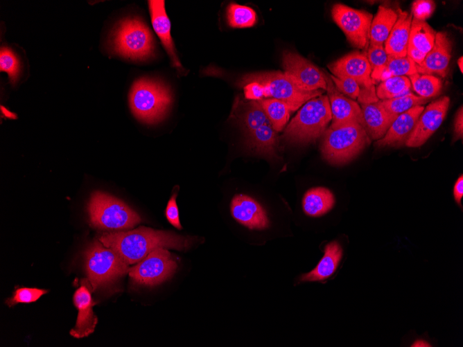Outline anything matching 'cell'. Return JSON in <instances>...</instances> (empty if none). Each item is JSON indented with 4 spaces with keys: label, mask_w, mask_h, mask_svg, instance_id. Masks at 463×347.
<instances>
[{
    "label": "cell",
    "mask_w": 463,
    "mask_h": 347,
    "mask_svg": "<svg viewBox=\"0 0 463 347\" xmlns=\"http://www.w3.org/2000/svg\"><path fill=\"white\" fill-rule=\"evenodd\" d=\"M20 62L14 52L6 46L0 51V70L7 73L10 82L15 84L20 73Z\"/></svg>",
    "instance_id": "d6a6232c"
},
{
    "label": "cell",
    "mask_w": 463,
    "mask_h": 347,
    "mask_svg": "<svg viewBox=\"0 0 463 347\" xmlns=\"http://www.w3.org/2000/svg\"><path fill=\"white\" fill-rule=\"evenodd\" d=\"M423 109V106L418 105L399 115L385 136L377 140L375 145L383 148L385 146L400 147L405 145Z\"/></svg>",
    "instance_id": "d6986e66"
},
{
    "label": "cell",
    "mask_w": 463,
    "mask_h": 347,
    "mask_svg": "<svg viewBox=\"0 0 463 347\" xmlns=\"http://www.w3.org/2000/svg\"><path fill=\"white\" fill-rule=\"evenodd\" d=\"M449 104L450 98L443 96L424 107L405 145L417 148L424 144L442 123Z\"/></svg>",
    "instance_id": "4fadbf2b"
},
{
    "label": "cell",
    "mask_w": 463,
    "mask_h": 347,
    "mask_svg": "<svg viewBox=\"0 0 463 347\" xmlns=\"http://www.w3.org/2000/svg\"><path fill=\"white\" fill-rule=\"evenodd\" d=\"M452 48L453 43L448 33L437 32L433 48L426 54L423 61L417 65V73L428 75L437 73L445 77L451 58Z\"/></svg>",
    "instance_id": "ac0fdd59"
},
{
    "label": "cell",
    "mask_w": 463,
    "mask_h": 347,
    "mask_svg": "<svg viewBox=\"0 0 463 347\" xmlns=\"http://www.w3.org/2000/svg\"><path fill=\"white\" fill-rule=\"evenodd\" d=\"M327 96H320L307 101L286 127L283 139L290 143L307 144L322 136L331 121Z\"/></svg>",
    "instance_id": "3957f363"
},
{
    "label": "cell",
    "mask_w": 463,
    "mask_h": 347,
    "mask_svg": "<svg viewBox=\"0 0 463 347\" xmlns=\"http://www.w3.org/2000/svg\"><path fill=\"white\" fill-rule=\"evenodd\" d=\"M370 143L365 128L353 122L326 129L322 134L321 152L329 163L342 165L354 159Z\"/></svg>",
    "instance_id": "5b68a950"
},
{
    "label": "cell",
    "mask_w": 463,
    "mask_h": 347,
    "mask_svg": "<svg viewBox=\"0 0 463 347\" xmlns=\"http://www.w3.org/2000/svg\"><path fill=\"white\" fill-rule=\"evenodd\" d=\"M463 136V108L462 106L458 109L454 121V139L453 141L462 139Z\"/></svg>",
    "instance_id": "ab89813d"
},
{
    "label": "cell",
    "mask_w": 463,
    "mask_h": 347,
    "mask_svg": "<svg viewBox=\"0 0 463 347\" xmlns=\"http://www.w3.org/2000/svg\"><path fill=\"white\" fill-rule=\"evenodd\" d=\"M342 254V247L338 241L328 243L324 247V254L318 264L311 272L301 275L299 281L315 282L328 279L337 270Z\"/></svg>",
    "instance_id": "7402d4cb"
},
{
    "label": "cell",
    "mask_w": 463,
    "mask_h": 347,
    "mask_svg": "<svg viewBox=\"0 0 463 347\" xmlns=\"http://www.w3.org/2000/svg\"><path fill=\"white\" fill-rule=\"evenodd\" d=\"M409 80L414 91L423 98L428 99L438 96L441 92L442 82L433 75L416 73L409 75Z\"/></svg>",
    "instance_id": "1f68e13d"
},
{
    "label": "cell",
    "mask_w": 463,
    "mask_h": 347,
    "mask_svg": "<svg viewBox=\"0 0 463 347\" xmlns=\"http://www.w3.org/2000/svg\"><path fill=\"white\" fill-rule=\"evenodd\" d=\"M89 281H82L81 285L73 294V302L78 310V317L75 326L69 333L75 338H83L93 333L98 323V318L94 314L93 306L97 303L91 296L92 290Z\"/></svg>",
    "instance_id": "2e32d148"
},
{
    "label": "cell",
    "mask_w": 463,
    "mask_h": 347,
    "mask_svg": "<svg viewBox=\"0 0 463 347\" xmlns=\"http://www.w3.org/2000/svg\"><path fill=\"white\" fill-rule=\"evenodd\" d=\"M328 67L337 78L348 77L354 80L360 89H376L371 78L370 64L364 53H348L329 64Z\"/></svg>",
    "instance_id": "5bb4252c"
},
{
    "label": "cell",
    "mask_w": 463,
    "mask_h": 347,
    "mask_svg": "<svg viewBox=\"0 0 463 347\" xmlns=\"http://www.w3.org/2000/svg\"><path fill=\"white\" fill-rule=\"evenodd\" d=\"M335 197L332 192L324 187L309 189L302 199V208L305 214L311 217H320L332 209Z\"/></svg>",
    "instance_id": "cb8c5ba5"
},
{
    "label": "cell",
    "mask_w": 463,
    "mask_h": 347,
    "mask_svg": "<svg viewBox=\"0 0 463 347\" xmlns=\"http://www.w3.org/2000/svg\"><path fill=\"white\" fill-rule=\"evenodd\" d=\"M256 82L265 87L267 97H272L286 103L292 112L297 110L309 100L320 96L324 90L307 91L297 85L285 73L269 71L250 73L244 75L240 85Z\"/></svg>",
    "instance_id": "9c48e42d"
},
{
    "label": "cell",
    "mask_w": 463,
    "mask_h": 347,
    "mask_svg": "<svg viewBox=\"0 0 463 347\" xmlns=\"http://www.w3.org/2000/svg\"><path fill=\"white\" fill-rule=\"evenodd\" d=\"M427 100L428 98L409 92L397 98L379 100V103L390 116L396 118L412 107L426 103Z\"/></svg>",
    "instance_id": "f546056e"
},
{
    "label": "cell",
    "mask_w": 463,
    "mask_h": 347,
    "mask_svg": "<svg viewBox=\"0 0 463 347\" xmlns=\"http://www.w3.org/2000/svg\"><path fill=\"white\" fill-rule=\"evenodd\" d=\"M258 101L273 129L277 132L283 130L292 112L290 107L284 102L276 98L261 99Z\"/></svg>",
    "instance_id": "83f0119b"
},
{
    "label": "cell",
    "mask_w": 463,
    "mask_h": 347,
    "mask_svg": "<svg viewBox=\"0 0 463 347\" xmlns=\"http://www.w3.org/2000/svg\"><path fill=\"white\" fill-rule=\"evenodd\" d=\"M85 265L92 291L115 281L129 270L122 258L99 240L91 243L85 250Z\"/></svg>",
    "instance_id": "ba28073f"
},
{
    "label": "cell",
    "mask_w": 463,
    "mask_h": 347,
    "mask_svg": "<svg viewBox=\"0 0 463 347\" xmlns=\"http://www.w3.org/2000/svg\"><path fill=\"white\" fill-rule=\"evenodd\" d=\"M411 83L406 76H395L381 82L376 94L381 100L397 98L410 92Z\"/></svg>",
    "instance_id": "4dcf8cb0"
},
{
    "label": "cell",
    "mask_w": 463,
    "mask_h": 347,
    "mask_svg": "<svg viewBox=\"0 0 463 347\" xmlns=\"http://www.w3.org/2000/svg\"><path fill=\"white\" fill-rule=\"evenodd\" d=\"M417 73V64L408 55L396 57L388 55L385 65L381 69L372 71L371 78L375 81H384L395 76L410 75Z\"/></svg>",
    "instance_id": "484cf974"
},
{
    "label": "cell",
    "mask_w": 463,
    "mask_h": 347,
    "mask_svg": "<svg viewBox=\"0 0 463 347\" xmlns=\"http://www.w3.org/2000/svg\"><path fill=\"white\" fill-rule=\"evenodd\" d=\"M436 33L426 21L412 17L408 48L427 54L434 45Z\"/></svg>",
    "instance_id": "4316f807"
},
{
    "label": "cell",
    "mask_w": 463,
    "mask_h": 347,
    "mask_svg": "<svg viewBox=\"0 0 463 347\" xmlns=\"http://www.w3.org/2000/svg\"><path fill=\"white\" fill-rule=\"evenodd\" d=\"M360 105L364 128L370 139L378 140L383 138L396 118L384 109L379 100L376 103H360Z\"/></svg>",
    "instance_id": "44dd1931"
},
{
    "label": "cell",
    "mask_w": 463,
    "mask_h": 347,
    "mask_svg": "<svg viewBox=\"0 0 463 347\" xmlns=\"http://www.w3.org/2000/svg\"><path fill=\"white\" fill-rule=\"evenodd\" d=\"M462 63H463V57H462V56H461L457 60V65L459 66V69H460L461 73H462V71H463V69H462L463 68V64Z\"/></svg>",
    "instance_id": "ee69618b"
},
{
    "label": "cell",
    "mask_w": 463,
    "mask_h": 347,
    "mask_svg": "<svg viewBox=\"0 0 463 347\" xmlns=\"http://www.w3.org/2000/svg\"><path fill=\"white\" fill-rule=\"evenodd\" d=\"M324 73L332 116L330 127L337 128L353 122L358 123L364 127V121L359 105L341 94L327 73L324 71Z\"/></svg>",
    "instance_id": "9a60e30c"
},
{
    "label": "cell",
    "mask_w": 463,
    "mask_h": 347,
    "mask_svg": "<svg viewBox=\"0 0 463 347\" xmlns=\"http://www.w3.org/2000/svg\"><path fill=\"white\" fill-rule=\"evenodd\" d=\"M244 96L246 100H260L267 97V91L264 86L256 82H251L243 85Z\"/></svg>",
    "instance_id": "74e56055"
},
{
    "label": "cell",
    "mask_w": 463,
    "mask_h": 347,
    "mask_svg": "<svg viewBox=\"0 0 463 347\" xmlns=\"http://www.w3.org/2000/svg\"><path fill=\"white\" fill-rule=\"evenodd\" d=\"M230 211L232 217L239 224L250 229L263 230L270 225L265 209L248 195H236L231 201Z\"/></svg>",
    "instance_id": "e0dca14e"
},
{
    "label": "cell",
    "mask_w": 463,
    "mask_h": 347,
    "mask_svg": "<svg viewBox=\"0 0 463 347\" xmlns=\"http://www.w3.org/2000/svg\"><path fill=\"white\" fill-rule=\"evenodd\" d=\"M282 66L284 73L301 88L307 91L326 89L324 72L299 54L284 51Z\"/></svg>",
    "instance_id": "7c38bea8"
},
{
    "label": "cell",
    "mask_w": 463,
    "mask_h": 347,
    "mask_svg": "<svg viewBox=\"0 0 463 347\" xmlns=\"http://www.w3.org/2000/svg\"><path fill=\"white\" fill-rule=\"evenodd\" d=\"M435 4L433 1H414L412 5V15L419 20L426 21L434 11Z\"/></svg>",
    "instance_id": "8d00e7d4"
},
{
    "label": "cell",
    "mask_w": 463,
    "mask_h": 347,
    "mask_svg": "<svg viewBox=\"0 0 463 347\" xmlns=\"http://www.w3.org/2000/svg\"><path fill=\"white\" fill-rule=\"evenodd\" d=\"M398 17V14L390 8L380 6L372 21L369 45H383Z\"/></svg>",
    "instance_id": "d4e9b609"
},
{
    "label": "cell",
    "mask_w": 463,
    "mask_h": 347,
    "mask_svg": "<svg viewBox=\"0 0 463 347\" xmlns=\"http://www.w3.org/2000/svg\"><path fill=\"white\" fill-rule=\"evenodd\" d=\"M48 292L47 290L34 287H20L16 289L12 296L6 300L8 307H12L17 303H30L37 301L42 295Z\"/></svg>",
    "instance_id": "836d02e7"
},
{
    "label": "cell",
    "mask_w": 463,
    "mask_h": 347,
    "mask_svg": "<svg viewBox=\"0 0 463 347\" xmlns=\"http://www.w3.org/2000/svg\"><path fill=\"white\" fill-rule=\"evenodd\" d=\"M111 44L115 53L133 60L150 58L155 47L149 28L139 18L120 21L112 34Z\"/></svg>",
    "instance_id": "52a82bcc"
},
{
    "label": "cell",
    "mask_w": 463,
    "mask_h": 347,
    "mask_svg": "<svg viewBox=\"0 0 463 347\" xmlns=\"http://www.w3.org/2000/svg\"><path fill=\"white\" fill-rule=\"evenodd\" d=\"M98 240L114 250L128 265L138 263L156 249L186 250L191 244V240L173 232L145 226L104 233Z\"/></svg>",
    "instance_id": "6da1fadb"
},
{
    "label": "cell",
    "mask_w": 463,
    "mask_h": 347,
    "mask_svg": "<svg viewBox=\"0 0 463 347\" xmlns=\"http://www.w3.org/2000/svg\"><path fill=\"white\" fill-rule=\"evenodd\" d=\"M366 55L372 71L382 69L387 63L388 58L383 45H369Z\"/></svg>",
    "instance_id": "d590c367"
},
{
    "label": "cell",
    "mask_w": 463,
    "mask_h": 347,
    "mask_svg": "<svg viewBox=\"0 0 463 347\" xmlns=\"http://www.w3.org/2000/svg\"><path fill=\"white\" fill-rule=\"evenodd\" d=\"M398 17L385 42V50L388 55L405 57L412 20V15L397 8Z\"/></svg>",
    "instance_id": "603a6c76"
},
{
    "label": "cell",
    "mask_w": 463,
    "mask_h": 347,
    "mask_svg": "<svg viewBox=\"0 0 463 347\" xmlns=\"http://www.w3.org/2000/svg\"><path fill=\"white\" fill-rule=\"evenodd\" d=\"M453 196L457 204L461 207V199L463 196V175L456 181L453 188Z\"/></svg>",
    "instance_id": "60d3db41"
},
{
    "label": "cell",
    "mask_w": 463,
    "mask_h": 347,
    "mask_svg": "<svg viewBox=\"0 0 463 347\" xmlns=\"http://www.w3.org/2000/svg\"><path fill=\"white\" fill-rule=\"evenodd\" d=\"M151 22L155 32L159 37L166 51L171 63L178 70L182 66L178 59L173 41L171 35V21L165 9V1L163 0L148 1Z\"/></svg>",
    "instance_id": "ffe728a7"
},
{
    "label": "cell",
    "mask_w": 463,
    "mask_h": 347,
    "mask_svg": "<svg viewBox=\"0 0 463 347\" xmlns=\"http://www.w3.org/2000/svg\"><path fill=\"white\" fill-rule=\"evenodd\" d=\"M336 89L351 98H358L360 93V86L354 80L348 77L337 78L333 75H329Z\"/></svg>",
    "instance_id": "e575fe53"
},
{
    "label": "cell",
    "mask_w": 463,
    "mask_h": 347,
    "mask_svg": "<svg viewBox=\"0 0 463 347\" xmlns=\"http://www.w3.org/2000/svg\"><path fill=\"white\" fill-rule=\"evenodd\" d=\"M407 55L410 57L417 65H419L423 61L426 54L417 49L408 48Z\"/></svg>",
    "instance_id": "b9f144b4"
},
{
    "label": "cell",
    "mask_w": 463,
    "mask_h": 347,
    "mask_svg": "<svg viewBox=\"0 0 463 347\" xmlns=\"http://www.w3.org/2000/svg\"><path fill=\"white\" fill-rule=\"evenodd\" d=\"M87 208L89 224L99 229L124 231L141 221L139 215L123 201L101 191L91 194Z\"/></svg>",
    "instance_id": "8992f818"
},
{
    "label": "cell",
    "mask_w": 463,
    "mask_h": 347,
    "mask_svg": "<svg viewBox=\"0 0 463 347\" xmlns=\"http://www.w3.org/2000/svg\"><path fill=\"white\" fill-rule=\"evenodd\" d=\"M172 103L168 88L159 81L148 78L136 80L130 89L129 104L134 116L141 122L161 121Z\"/></svg>",
    "instance_id": "277c9868"
},
{
    "label": "cell",
    "mask_w": 463,
    "mask_h": 347,
    "mask_svg": "<svg viewBox=\"0 0 463 347\" xmlns=\"http://www.w3.org/2000/svg\"><path fill=\"white\" fill-rule=\"evenodd\" d=\"M229 118L243 130L248 148L254 153L277 157L279 140L258 100L247 101L239 96L234 100Z\"/></svg>",
    "instance_id": "7a4b0ae2"
},
{
    "label": "cell",
    "mask_w": 463,
    "mask_h": 347,
    "mask_svg": "<svg viewBox=\"0 0 463 347\" xmlns=\"http://www.w3.org/2000/svg\"><path fill=\"white\" fill-rule=\"evenodd\" d=\"M177 193H174L168 200L166 208V217L168 221L175 228L182 229L180 222L179 211L176 203Z\"/></svg>",
    "instance_id": "f35d334b"
},
{
    "label": "cell",
    "mask_w": 463,
    "mask_h": 347,
    "mask_svg": "<svg viewBox=\"0 0 463 347\" xmlns=\"http://www.w3.org/2000/svg\"><path fill=\"white\" fill-rule=\"evenodd\" d=\"M412 346H430V345L423 340H419Z\"/></svg>",
    "instance_id": "7bdbcfd3"
},
{
    "label": "cell",
    "mask_w": 463,
    "mask_h": 347,
    "mask_svg": "<svg viewBox=\"0 0 463 347\" xmlns=\"http://www.w3.org/2000/svg\"><path fill=\"white\" fill-rule=\"evenodd\" d=\"M333 21L342 29L349 43L360 49L369 44V33L373 15L365 10L335 3L331 9Z\"/></svg>",
    "instance_id": "8fae6325"
},
{
    "label": "cell",
    "mask_w": 463,
    "mask_h": 347,
    "mask_svg": "<svg viewBox=\"0 0 463 347\" xmlns=\"http://www.w3.org/2000/svg\"><path fill=\"white\" fill-rule=\"evenodd\" d=\"M227 20L232 28H249L255 25L257 16L252 8L231 3L227 8Z\"/></svg>",
    "instance_id": "f1b7e54d"
},
{
    "label": "cell",
    "mask_w": 463,
    "mask_h": 347,
    "mask_svg": "<svg viewBox=\"0 0 463 347\" xmlns=\"http://www.w3.org/2000/svg\"><path fill=\"white\" fill-rule=\"evenodd\" d=\"M177 267L166 248H158L148 253L135 266L129 268L132 281L144 286H155L170 278Z\"/></svg>",
    "instance_id": "30bf717a"
}]
</instances>
